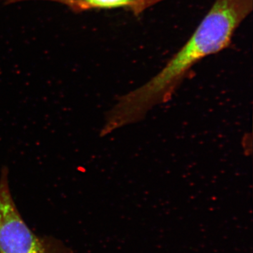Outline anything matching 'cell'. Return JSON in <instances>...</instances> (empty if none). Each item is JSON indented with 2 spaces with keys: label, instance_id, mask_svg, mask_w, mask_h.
Listing matches in <instances>:
<instances>
[{
  "label": "cell",
  "instance_id": "obj_3",
  "mask_svg": "<svg viewBox=\"0 0 253 253\" xmlns=\"http://www.w3.org/2000/svg\"><path fill=\"white\" fill-rule=\"evenodd\" d=\"M67 4L74 11L91 9H115L127 7L134 0H56Z\"/></svg>",
  "mask_w": 253,
  "mask_h": 253
},
{
  "label": "cell",
  "instance_id": "obj_2",
  "mask_svg": "<svg viewBox=\"0 0 253 253\" xmlns=\"http://www.w3.org/2000/svg\"><path fill=\"white\" fill-rule=\"evenodd\" d=\"M0 253H72L61 241L36 235L23 220L9 184V169L0 175Z\"/></svg>",
  "mask_w": 253,
  "mask_h": 253
},
{
  "label": "cell",
  "instance_id": "obj_1",
  "mask_svg": "<svg viewBox=\"0 0 253 253\" xmlns=\"http://www.w3.org/2000/svg\"><path fill=\"white\" fill-rule=\"evenodd\" d=\"M253 9V0H215L189 41L162 70L137 89L118 97L106 114L109 124L120 129L137 123L150 110L168 101L195 64L229 46Z\"/></svg>",
  "mask_w": 253,
  "mask_h": 253
},
{
  "label": "cell",
  "instance_id": "obj_4",
  "mask_svg": "<svg viewBox=\"0 0 253 253\" xmlns=\"http://www.w3.org/2000/svg\"><path fill=\"white\" fill-rule=\"evenodd\" d=\"M142 1L145 6L149 8L151 6H154L155 4L161 2V1H165V0H142Z\"/></svg>",
  "mask_w": 253,
  "mask_h": 253
}]
</instances>
